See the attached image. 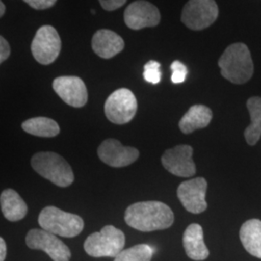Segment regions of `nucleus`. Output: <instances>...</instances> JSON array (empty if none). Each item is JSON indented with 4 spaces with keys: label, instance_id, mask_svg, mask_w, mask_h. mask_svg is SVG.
<instances>
[{
    "label": "nucleus",
    "instance_id": "1",
    "mask_svg": "<svg viewBox=\"0 0 261 261\" xmlns=\"http://www.w3.org/2000/svg\"><path fill=\"white\" fill-rule=\"evenodd\" d=\"M125 222L137 230L151 232L170 227L174 214L169 206L161 201H141L126 209Z\"/></svg>",
    "mask_w": 261,
    "mask_h": 261
},
{
    "label": "nucleus",
    "instance_id": "2",
    "mask_svg": "<svg viewBox=\"0 0 261 261\" xmlns=\"http://www.w3.org/2000/svg\"><path fill=\"white\" fill-rule=\"evenodd\" d=\"M218 63L222 75L234 84H246L253 75L251 51L243 43H234L226 47Z\"/></svg>",
    "mask_w": 261,
    "mask_h": 261
},
{
    "label": "nucleus",
    "instance_id": "3",
    "mask_svg": "<svg viewBox=\"0 0 261 261\" xmlns=\"http://www.w3.org/2000/svg\"><path fill=\"white\" fill-rule=\"evenodd\" d=\"M31 166L42 177L58 187H69L75 180L71 166L55 152H38L31 159Z\"/></svg>",
    "mask_w": 261,
    "mask_h": 261
},
{
    "label": "nucleus",
    "instance_id": "4",
    "mask_svg": "<svg viewBox=\"0 0 261 261\" xmlns=\"http://www.w3.org/2000/svg\"><path fill=\"white\" fill-rule=\"evenodd\" d=\"M38 223L42 229L67 238L77 236L84 227V220L80 216L64 212L55 206L44 208L39 215Z\"/></svg>",
    "mask_w": 261,
    "mask_h": 261
},
{
    "label": "nucleus",
    "instance_id": "5",
    "mask_svg": "<svg viewBox=\"0 0 261 261\" xmlns=\"http://www.w3.org/2000/svg\"><path fill=\"white\" fill-rule=\"evenodd\" d=\"M125 234L113 225H106L99 232L89 235L84 242V251L93 257H116L125 246Z\"/></svg>",
    "mask_w": 261,
    "mask_h": 261
},
{
    "label": "nucleus",
    "instance_id": "6",
    "mask_svg": "<svg viewBox=\"0 0 261 261\" xmlns=\"http://www.w3.org/2000/svg\"><path fill=\"white\" fill-rule=\"evenodd\" d=\"M138 102L135 94L127 88H120L110 95L105 103V113L110 121L123 125L135 117Z\"/></svg>",
    "mask_w": 261,
    "mask_h": 261
},
{
    "label": "nucleus",
    "instance_id": "7",
    "mask_svg": "<svg viewBox=\"0 0 261 261\" xmlns=\"http://www.w3.org/2000/svg\"><path fill=\"white\" fill-rule=\"evenodd\" d=\"M219 16V8L213 0H191L184 6L181 20L192 30H203L213 24Z\"/></svg>",
    "mask_w": 261,
    "mask_h": 261
},
{
    "label": "nucleus",
    "instance_id": "8",
    "mask_svg": "<svg viewBox=\"0 0 261 261\" xmlns=\"http://www.w3.org/2000/svg\"><path fill=\"white\" fill-rule=\"evenodd\" d=\"M61 50V39L56 29L50 25L41 27L31 44V51L40 64L49 65L56 61Z\"/></svg>",
    "mask_w": 261,
    "mask_h": 261
},
{
    "label": "nucleus",
    "instance_id": "9",
    "mask_svg": "<svg viewBox=\"0 0 261 261\" xmlns=\"http://www.w3.org/2000/svg\"><path fill=\"white\" fill-rule=\"evenodd\" d=\"M25 242L28 248L46 252L54 261H69L71 251L55 234L44 229L29 230Z\"/></svg>",
    "mask_w": 261,
    "mask_h": 261
},
{
    "label": "nucleus",
    "instance_id": "10",
    "mask_svg": "<svg viewBox=\"0 0 261 261\" xmlns=\"http://www.w3.org/2000/svg\"><path fill=\"white\" fill-rule=\"evenodd\" d=\"M193 152V147L190 145H177L164 153L162 156V164L168 172L175 176L191 177L196 172Z\"/></svg>",
    "mask_w": 261,
    "mask_h": 261
},
{
    "label": "nucleus",
    "instance_id": "11",
    "mask_svg": "<svg viewBox=\"0 0 261 261\" xmlns=\"http://www.w3.org/2000/svg\"><path fill=\"white\" fill-rule=\"evenodd\" d=\"M206 190L207 181L204 178L191 179L178 187V198L188 212L200 214L207 209Z\"/></svg>",
    "mask_w": 261,
    "mask_h": 261
},
{
    "label": "nucleus",
    "instance_id": "12",
    "mask_svg": "<svg viewBox=\"0 0 261 261\" xmlns=\"http://www.w3.org/2000/svg\"><path fill=\"white\" fill-rule=\"evenodd\" d=\"M98 156L110 167L124 168L135 163L140 157V152L134 147L122 145L118 140L109 139L99 146Z\"/></svg>",
    "mask_w": 261,
    "mask_h": 261
},
{
    "label": "nucleus",
    "instance_id": "13",
    "mask_svg": "<svg viewBox=\"0 0 261 261\" xmlns=\"http://www.w3.org/2000/svg\"><path fill=\"white\" fill-rule=\"evenodd\" d=\"M124 20L133 30L154 28L161 21L159 9L148 1H135L125 10Z\"/></svg>",
    "mask_w": 261,
    "mask_h": 261
},
{
    "label": "nucleus",
    "instance_id": "14",
    "mask_svg": "<svg viewBox=\"0 0 261 261\" xmlns=\"http://www.w3.org/2000/svg\"><path fill=\"white\" fill-rule=\"evenodd\" d=\"M53 88L56 93L71 107L83 108L87 103V88L84 81L79 76H58L53 83Z\"/></svg>",
    "mask_w": 261,
    "mask_h": 261
},
{
    "label": "nucleus",
    "instance_id": "15",
    "mask_svg": "<svg viewBox=\"0 0 261 261\" xmlns=\"http://www.w3.org/2000/svg\"><path fill=\"white\" fill-rule=\"evenodd\" d=\"M124 47V40L110 29L98 30L92 38L94 53L101 58H112L121 53Z\"/></svg>",
    "mask_w": 261,
    "mask_h": 261
},
{
    "label": "nucleus",
    "instance_id": "16",
    "mask_svg": "<svg viewBox=\"0 0 261 261\" xmlns=\"http://www.w3.org/2000/svg\"><path fill=\"white\" fill-rule=\"evenodd\" d=\"M183 246L187 255L193 260H205L209 250L203 240V229L198 224H190L183 234Z\"/></svg>",
    "mask_w": 261,
    "mask_h": 261
},
{
    "label": "nucleus",
    "instance_id": "17",
    "mask_svg": "<svg viewBox=\"0 0 261 261\" xmlns=\"http://www.w3.org/2000/svg\"><path fill=\"white\" fill-rule=\"evenodd\" d=\"M212 111L203 105H195L189 109L179 122V129L183 134H191L207 127L212 120Z\"/></svg>",
    "mask_w": 261,
    "mask_h": 261
},
{
    "label": "nucleus",
    "instance_id": "18",
    "mask_svg": "<svg viewBox=\"0 0 261 261\" xmlns=\"http://www.w3.org/2000/svg\"><path fill=\"white\" fill-rule=\"evenodd\" d=\"M0 204L3 216L10 222L20 221L28 214L27 203L15 190H4L0 196Z\"/></svg>",
    "mask_w": 261,
    "mask_h": 261
},
{
    "label": "nucleus",
    "instance_id": "19",
    "mask_svg": "<svg viewBox=\"0 0 261 261\" xmlns=\"http://www.w3.org/2000/svg\"><path fill=\"white\" fill-rule=\"evenodd\" d=\"M240 240L245 250L261 259V221L252 219L245 222L240 229Z\"/></svg>",
    "mask_w": 261,
    "mask_h": 261
},
{
    "label": "nucleus",
    "instance_id": "20",
    "mask_svg": "<svg viewBox=\"0 0 261 261\" xmlns=\"http://www.w3.org/2000/svg\"><path fill=\"white\" fill-rule=\"evenodd\" d=\"M247 109L251 116V123L244 132L246 141L253 146L261 137V97H252L247 102Z\"/></svg>",
    "mask_w": 261,
    "mask_h": 261
},
{
    "label": "nucleus",
    "instance_id": "21",
    "mask_svg": "<svg viewBox=\"0 0 261 261\" xmlns=\"http://www.w3.org/2000/svg\"><path fill=\"white\" fill-rule=\"evenodd\" d=\"M21 128L28 134L41 138H54L60 133L58 124L47 117L28 119L21 124Z\"/></svg>",
    "mask_w": 261,
    "mask_h": 261
},
{
    "label": "nucleus",
    "instance_id": "22",
    "mask_svg": "<svg viewBox=\"0 0 261 261\" xmlns=\"http://www.w3.org/2000/svg\"><path fill=\"white\" fill-rule=\"evenodd\" d=\"M153 249L146 244H140L123 250L113 261H151Z\"/></svg>",
    "mask_w": 261,
    "mask_h": 261
},
{
    "label": "nucleus",
    "instance_id": "23",
    "mask_svg": "<svg viewBox=\"0 0 261 261\" xmlns=\"http://www.w3.org/2000/svg\"><path fill=\"white\" fill-rule=\"evenodd\" d=\"M161 64L155 61V60H150L144 66V72H143V77L144 80L152 84H157L161 82L162 77V73L160 71Z\"/></svg>",
    "mask_w": 261,
    "mask_h": 261
},
{
    "label": "nucleus",
    "instance_id": "24",
    "mask_svg": "<svg viewBox=\"0 0 261 261\" xmlns=\"http://www.w3.org/2000/svg\"><path fill=\"white\" fill-rule=\"evenodd\" d=\"M172 70V75H171V82L173 84H182L185 82L187 75H188V69L186 66L184 65L182 62L175 60L172 62L170 66Z\"/></svg>",
    "mask_w": 261,
    "mask_h": 261
},
{
    "label": "nucleus",
    "instance_id": "25",
    "mask_svg": "<svg viewBox=\"0 0 261 261\" xmlns=\"http://www.w3.org/2000/svg\"><path fill=\"white\" fill-rule=\"evenodd\" d=\"M24 2L36 10L48 9L56 4V0H25Z\"/></svg>",
    "mask_w": 261,
    "mask_h": 261
},
{
    "label": "nucleus",
    "instance_id": "26",
    "mask_svg": "<svg viewBox=\"0 0 261 261\" xmlns=\"http://www.w3.org/2000/svg\"><path fill=\"white\" fill-rule=\"evenodd\" d=\"M102 8L106 11H114L126 4L125 0H101L99 1Z\"/></svg>",
    "mask_w": 261,
    "mask_h": 261
},
{
    "label": "nucleus",
    "instance_id": "27",
    "mask_svg": "<svg viewBox=\"0 0 261 261\" xmlns=\"http://www.w3.org/2000/svg\"><path fill=\"white\" fill-rule=\"evenodd\" d=\"M11 54L9 43L3 36L0 37V62L3 63L7 58L9 57Z\"/></svg>",
    "mask_w": 261,
    "mask_h": 261
},
{
    "label": "nucleus",
    "instance_id": "28",
    "mask_svg": "<svg viewBox=\"0 0 261 261\" xmlns=\"http://www.w3.org/2000/svg\"><path fill=\"white\" fill-rule=\"evenodd\" d=\"M6 252H7L6 243H5L3 238H0V261L5 260Z\"/></svg>",
    "mask_w": 261,
    "mask_h": 261
},
{
    "label": "nucleus",
    "instance_id": "29",
    "mask_svg": "<svg viewBox=\"0 0 261 261\" xmlns=\"http://www.w3.org/2000/svg\"><path fill=\"white\" fill-rule=\"evenodd\" d=\"M5 4L1 1L0 2V17H3L4 16V14H5Z\"/></svg>",
    "mask_w": 261,
    "mask_h": 261
}]
</instances>
